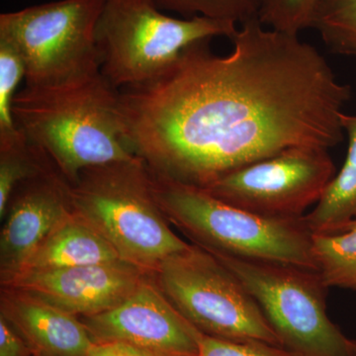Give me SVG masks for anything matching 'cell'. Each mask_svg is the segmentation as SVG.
<instances>
[{"label": "cell", "mask_w": 356, "mask_h": 356, "mask_svg": "<svg viewBox=\"0 0 356 356\" xmlns=\"http://www.w3.org/2000/svg\"><path fill=\"white\" fill-rule=\"evenodd\" d=\"M211 40L156 79L120 89L128 139L152 172L205 188L290 147L343 140L351 88L315 47L259 18L232 37L229 55L215 54Z\"/></svg>", "instance_id": "cell-1"}, {"label": "cell", "mask_w": 356, "mask_h": 356, "mask_svg": "<svg viewBox=\"0 0 356 356\" xmlns=\"http://www.w3.org/2000/svg\"><path fill=\"white\" fill-rule=\"evenodd\" d=\"M13 114L70 184L88 168L139 159L124 126L120 89L102 72L67 88L25 86L14 97Z\"/></svg>", "instance_id": "cell-2"}, {"label": "cell", "mask_w": 356, "mask_h": 356, "mask_svg": "<svg viewBox=\"0 0 356 356\" xmlns=\"http://www.w3.org/2000/svg\"><path fill=\"white\" fill-rule=\"evenodd\" d=\"M67 194L74 214L147 273L189 247L170 229L142 159L84 170Z\"/></svg>", "instance_id": "cell-3"}, {"label": "cell", "mask_w": 356, "mask_h": 356, "mask_svg": "<svg viewBox=\"0 0 356 356\" xmlns=\"http://www.w3.org/2000/svg\"><path fill=\"white\" fill-rule=\"evenodd\" d=\"M149 172L163 214L196 245L240 259L317 270L313 234L304 217L261 216L224 202L199 187Z\"/></svg>", "instance_id": "cell-4"}, {"label": "cell", "mask_w": 356, "mask_h": 356, "mask_svg": "<svg viewBox=\"0 0 356 356\" xmlns=\"http://www.w3.org/2000/svg\"><path fill=\"white\" fill-rule=\"evenodd\" d=\"M236 25L205 16L170 17L154 0H105L96 27L100 72L118 89L147 83L192 44L219 36L232 39Z\"/></svg>", "instance_id": "cell-5"}, {"label": "cell", "mask_w": 356, "mask_h": 356, "mask_svg": "<svg viewBox=\"0 0 356 356\" xmlns=\"http://www.w3.org/2000/svg\"><path fill=\"white\" fill-rule=\"evenodd\" d=\"M173 307L206 336L283 346L254 297L209 250L193 243L152 273Z\"/></svg>", "instance_id": "cell-6"}, {"label": "cell", "mask_w": 356, "mask_h": 356, "mask_svg": "<svg viewBox=\"0 0 356 356\" xmlns=\"http://www.w3.org/2000/svg\"><path fill=\"white\" fill-rule=\"evenodd\" d=\"M105 0H60L0 15L24 58L26 88L76 86L100 74L96 27Z\"/></svg>", "instance_id": "cell-7"}, {"label": "cell", "mask_w": 356, "mask_h": 356, "mask_svg": "<svg viewBox=\"0 0 356 356\" xmlns=\"http://www.w3.org/2000/svg\"><path fill=\"white\" fill-rule=\"evenodd\" d=\"M209 252L254 297L283 348L299 356H353V339L327 316V287L317 270Z\"/></svg>", "instance_id": "cell-8"}, {"label": "cell", "mask_w": 356, "mask_h": 356, "mask_svg": "<svg viewBox=\"0 0 356 356\" xmlns=\"http://www.w3.org/2000/svg\"><path fill=\"white\" fill-rule=\"evenodd\" d=\"M336 175L329 149L294 147L238 168L202 189L261 216L300 219L320 201Z\"/></svg>", "instance_id": "cell-9"}, {"label": "cell", "mask_w": 356, "mask_h": 356, "mask_svg": "<svg viewBox=\"0 0 356 356\" xmlns=\"http://www.w3.org/2000/svg\"><path fill=\"white\" fill-rule=\"evenodd\" d=\"M95 343H125L154 356H197L199 332L173 307L152 274L114 308L79 317Z\"/></svg>", "instance_id": "cell-10"}, {"label": "cell", "mask_w": 356, "mask_h": 356, "mask_svg": "<svg viewBox=\"0 0 356 356\" xmlns=\"http://www.w3.org/2000/svg\"><path fill=\"white\" fill-rule=\"evenodd\" d=\"M147 274L130 262L118 261L21 273L2 286L28 293L76 317H88L119 305Z\"/></svg>", "instance_id": "cell-11"}, {"label": "cell", "mask_w": 356, "mask_h": 356, "mask_svg": "<svg viewBox=\"0 0 356 356\" xmlns=\"http://www.w3.org/2000/svg\"><path fill=\"white\" fill-rule=\"evenodd\" d=\"M67 188L69 182L53 165L14 192L0 235L1 283L19 273L35 250L69 216Z\"/></svg>", "instance_id": "cell-12"}, {"label": "cell", "mask_w": 356, "mask_h": 356, "mask_svg": "<svg viewBox=\"0 0 356 356\" xmlns=\"http://www.w3.org/2000/svg\"><path fill=\"white\" fill-rule=\"evenodd\" d=\"M0 316L40 356H88L95 341L79 317L33 295L2 286Z\"/></svg>", "instance_id": "cell-13"}, {"label": "cell", "mask_w": 356, "mask_h": 356, "mask_svg": "<svg viewBox=\"0 0 356 356\" xmlns=\"http://www.w3.org/2000/svg\"><path fill=\"white\" fill-rule=\"evenodd\" d=\"M118 261L123 259L116 250L95 229L70 212L35 250L18 274Z\"/></svg>", "instance_id": "cell-14"}, {"label": "cell", "mask_w": 356, "mask_h": 356, "mask_svg": "<svg viewBox=\"0 0 356 356\" xmlns=\"http://www.w3.org/2000/svg\"><path fill=\"white\" fill-rule=\"evenodd\" d=\"M341 122L348 138V154L324 195L304 216L313 235L341 233L356 220V115L343 112Z\"/></svg>", "instance_id": "cell-15"}, {"label": "cell", "mask_w": 356, "mask_h": 356, "mask_svg": "<svg viewBox=\"0 0 356 356\" xmlns=\"http://www.w3.org/2000/svg\"><path fill=\"white\" fill-rule=\"evenodd\" d=\"M313 254L325 286L356 290V220L334 235H313Z\"/></svg>", "instance_id": "cell-16"}, {"label": "cell", "mask_w": 356, "mask_h": 356, "mask_svg": "<svg viewBox=\"0 0 356 356\" xmlns=\"http://www.w3.org/2000/svg\"><path fill=\"white\" fill-rule=\"evenodd\" d=\"M312 28L332 53L356 58V0H324Z\"/></svg>", "instance_id": "cell-17"}, {"label": "cell", "mask_w": 356, "mask_h": 356, "mask_svg": "<svg viewBox=\"0 0 356 356\" xmlns=\"http://www.w3.org/2000/svg\"><path fill=\"white\" fill-rule=\"evenodd\" d=\"M25 76V62L20 51L10 39L0 35V143L22 135L14 122L13 105L18 86Z\"/></svg>", "instance_id": "cell-18"}, {"label": "cell", "mask_w": 356, "mask_h": 356, "mask_svg": "<svg viewBox=\"0 0 356 356\" xmlns=\"http://www.w3.org/2000/svg\"><path fill=\"white\" fill-rule=\"evenodd\" d=\"M261 0H154L161 10L243 23L259 18Z\"/></svg>", "instance_id": "cell-19"}, {"label": "cell", "mask_w": 356, "mask_h": 356, "mask_svg": "<svg viewBox=\"0 0 356 356\" xmlns=\"http://www.w3.org/2000/svg\"><path fill=\"white\" fill-rule=\"evenodd\" d=\"M324 0H261L259 18L276 31L299 35L312 28L318 7Z\"/></svg>", "instance_id": "cell-20"}, {"label": "cell", "mask_w": 356, "mask_h": 356, "mask_svg": "<svg viewBox=\"0 0 356 356\" xmlns=\"http://www.w3.org/2000/svg\"><path fill=\"white\" fill-rule=\"evenodd\" d=\"M197 356H299L283 346L261 341H233L203 334Z\"/></svg>", "instance_id": "cell-21"}, {"label": "cell", "mask_w": 356, "mask_h": 356, "mask_svg": "<svg viewBox=\"0 0 356 356\" xmlns=\"http://www.w3.org/2000/svg\"><path fill=\"white\" fill-rule=\"evenodd\" d=\"M34 351L13 325L0 316V356H34Z\"/></svg>", "instance_id": "cell-22"}, {"label": "cell", "mask_w": 356, "mask_h": 356, "mask_svg": "<svg viewBox=\"0 0 356 356\" xmlns=\"http://www.w3.org/2000/svg\"><path fill=\"white\" fill-rule=\"evenodd\" d=\"M88 356H154L152 353L125 343L111 341L93 344Z\"/></svg>", "instance_id": "cell-23"}, {"label": "cell", "mask_w": 356, "mask_h": 356, "mask_svg": "<svg viewBox=\"0 0 356 356\" xmlns=\"http://www.w3.org/2000/svg\"><path fill=\"white\" fill-rule=\"evenodd\" d=\"M353 356H356V341H353Z\"/></svg>", "instance_id": "cell-24"}, {"label": "cell", "mask_w": 356, "mask_h": 356, "mask_svg": "<svg viewBox=\"0 0 356 356\" xmlns=\"http://www.w3.org/2000/svg\"><path fill=\"white\" fill-rule=\"evenodd\" d=\"M34 356H40V355H34Z\"/></svg>", "instance_id": "cell-25"}]
</instances>
